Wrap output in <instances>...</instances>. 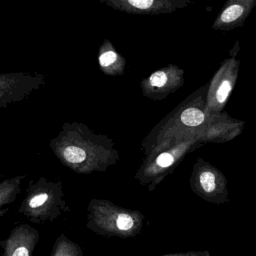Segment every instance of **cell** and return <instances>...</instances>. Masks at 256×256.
Here are the masks:
<instances>
[{"instance_id":"cell-3","label":"cell","mask_w":256,"mask_h":256,"mask_svg":"<svg viewBox=\"0 0 256 256\" xmlns=\"http://www.w3.org/2000/svg\"><path fill=\"white\" fill-rule=\"evenodd\" d=\"M87 212L86 228L99 235L134 238L142 229L144 216L141 212L116 205L108 200L93 198Z\"/></svg>"},{"instance_id":"cell-7","label":"cell","mask_w":256,"mask_h":256,"mask_svg":"<svg viewBox=\"0 0 256 256\" xmlns=\"http://www.w3.org/2000/svg\"><path fill=\"white\" fill-rule=\"evenodd\" d=\"M184 84V71L174 64L160 68L140 83L144 97L155 101L166 99Z\"/></svg>"},{"instance_id":"cell-9","label":"cell","mask_w":256,"mask_h":256,"mask_svg":"<svg viewBox=\"0 0 256 256\" xmlns=\"http://www.w3.org/2000/svg\"><path fill=\"white\" fill-rule=\"evenodd\" d=\"M245 122L230 117L226 112L210 114L204 130L196 139L202 143H225L240 135L244 128Z\"/></svg>"},{"instance_id":"cell-2","label":"cell","mask_w":256,"mask_h":256,"mask_svg":"<svg viewBox=\"0 0 256 256\" xmlns=\"http://www.w3.org/2000/svg\"><path fill=\"white\" fill-rule=\"evenodd\" d=\"M208 85L188 96L150 130L142 142L146 156L196 138L204 130L209 120L206 109Z\"/></svg>"},{"instance_id":"cell-1","label":"cell","mask_w":256,"mask_h":256,"mask_svg":"<svg viewBox=\"0 0 256 256\" xmlns=\"http://www.w3.org/2000/svg\"><path fill=\"white\" fill-rule=\"evenodd\" d=\"M50 147L60 162L78 174L105 172L120 159L111 138L76 122L64 123Z\"/></svg>"},{"instance_id":"cell-14","label":"cell","mask_w":256,"mask_h":256,"mask_svg":"<svg viewBox=\"0 0 256 256\" xmlns=\"http://www.w3.org/2000/svg\"><path fill=\"white\" fill-rule=\"evenodd\" d=\"M25 175L18 176L0 182V218L8 212V204L14 202L20 192V185Z\"/></svg>"},{"instance_id":"cell-10","label":"cell","mask_w":256,"mask_h":256,"mask_svg":"<svg viewBox=\"0 0 256 256\" xmlns=\"http://www.w3.org/2000/svg\"><path fill=\"white\" fill-rule=\"evenodd\" d=\"M39 239L38 231L31 225H18L10 231L7 238L0 241L2 256H33Z\"/></svg>"},{"instance_id":"cell-11","label":"cell","mask_w":256,"mask_h":256,"mask_svg":"<svg viewBox=\"0 0 256 256\" xmlns=\"http://www.w3.org/2000/svg\"><path fill=\"white\" fill-rule=\"evenodd\" d=\"M256 6V0H228L220 12L212 29L230 31L243 27Z\"/></svg>"},{"instance_id":"cell-8","label":"cell","mask_w":256,"mask_h":256,"mask_svg":"<svg viewBox=\"0 0 256 256\" xmlns=\"http://www.w3.org/2000/svg\"><path fill=\"white\" fill-rule=\"evenodd\" d=\"M115 10L131 15H156L173 13L190 3V0H100Z\"/></svg>"},{"instance_id":"cell-4","label":"cell","mask_w":256,"mask_h":256,"mask_svg":"<svg viewBox=\"0 0 256 256\" xmlns=\"http://www.w3.org/2000/svg\"><path fill=\"white\" fill-rule=\"evenodd\" d=\"M26 192L18 213L32 223L54 222L63 213L70 212L60 180L52 181L43 177L36 182L32 180Z\"/></svg>"},{"instance_id":"cell-16","label":"cell","mask_w":256,"mask_h":256,"mask_svg":"<svg viewBox=\"0 0 256 256\" xmlns=\"http://www.w3.org/2000/svg\"><path fill=\"white\" fill-rule=\"evenodd\" d=\"M158 256H206V252H177V253L166 254V255Z\"/></svg>"},{"instance_id":"cell-6","label":"cell","mask_w":256,"mask_h":256,"mask_svg":"<svg viewBox=\"0 0 256 256\" xmlns=\"http://www.w3.org/2000/svg\"><path fill=\"white\" fill-rule=\"evenodd\" d=\"M240 61L236 57L226 59L209 83L207 93V113L218 114L224 111L239 75Z\"/></svg>"},{"instance_id":"cell-13","label":"cell","mask_w":256,"mask_h":256,"mask_svg":"<svg viewBox=\"0 0 256 256\" xmlns=\"http://www.w3.org/2000/svg\"><path fill=\"white\" fill-rule=\"evenodd\" d=\"M98 63L104 74L110 76H120L124 74L126 60L118 54L112 42L105 39L99 49Z\"/></svg>"},{"instance_id":"cell-12","label":"cell","mask_w":256,"mask_h":256,"mask_svg":"<svg viewBox=\"0 0 256 256\" xmlns=\"http://www.w3.org/2000/svg\"><path fill=\"white\" fill-rule=\"evenodd\" d=\"M218 177L216 170L200 158L194 165L191 176L192 190L202 195H210L218 186Z\"/></svg>"},{"instance_id":"cell-15","label":"cell","mask_w":256,"mask_h":256,"mask_svg":"<svg viewBox=\"0 0 256 256\" xmlns=\"http://www.w3.org/2000/svg\"><path fill=\"white\" fill-rule=\"evenodd\" d=\"M50 256H84V251L78 243L62 234L54 243Z\"/></svg>"},{"instance_id":"cell-5","label":"cell","mask_w":256,"mask_h":256,"mask_svg":"<svg viewBox=\"0 0 256 256\" xmlns=\"http://www.w3.org/2000/svg\"><path fill=\"white\" fill-rule=\"evenodd\" d=\"M202 144L196 138H192L146 156L134 178L152 192L166 177L172 174L186 155Z\"/></svg>"}]
</instances>
